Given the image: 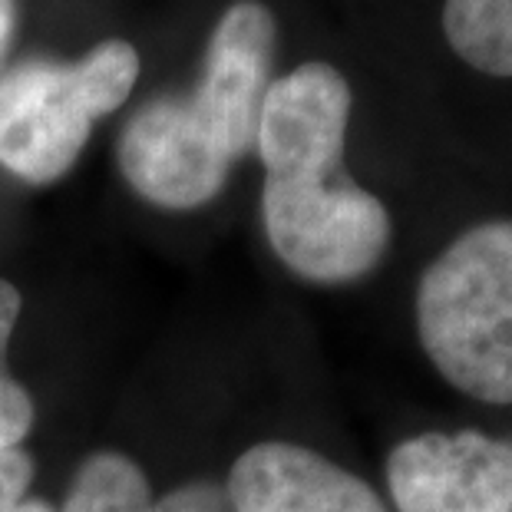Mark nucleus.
Returning <instances> with one entry per match:
<instances>
[{
    "label": "nucleus",
    "instance_id": "obj_10",
    "mask_svg": "<svg viewBox=\"0 0 512 512\" xmlns=\"http://www.w3.org/2000/svg\"><path fill=\"white\" fill-rule=\"evenodd\" d=\"M34 483V460L20 446L0 450V512L24 503L27 489Z\"/></svg>",
    "mask_w": 512,
    "mask_h": 512
},
{
    "label": "nucleus",
    "instance_id": "obj_7",
    "mask_svg": "<svg viewBox=\"0 0 512 512\" xmlns=\"http://www.w3.org/2000/svg\"><path fill=\"white\" fill-rule=\"evenodd\" d=\"M57 512H228L225 489L189 483L152 499L149 479L126 453H93L67 489Z\"/></svg>",
    "mask_w": 512,
    "mask_h": 512
},
{
    "label": "nucleus",
    "instance_id": "obj_5",
    "mask_svg": "<svg viewBox=\"0 0 512 512\" xmlns=\"http://www.w3.org/2000/svg\"><path fill=\"white\" fill-rule=\"evenodd\" d=\"M387 486L397 512H512V440L420 433L394 446Z\"/></svg>",
    "mask_w": 512,
    "mask_h": 512
},
{
    "label": "nucleus",
    "instance_id": "obj_6",
    "mask_svg": "<svg viewBox=\"0 0 512 512\" xmlns=\"http://www.w3.org/2000/svg\"><path fill=\"white\" fill-rule=\"evenodd\" d=\"M232 512H387L361 476L298 443L268 440L232 463Z\"/></svg>",
    "mask_w": 512,
    "mask_h": 512
},
{
    "label": "nucleus",
    "instance_id": "obj_3",
    "mask_svg": "<svg viewBox=\"0 0 512 512\" xmlns=\"http://www.w3.org/2000/svg\"><path fill=\"white\" fill-rule=\"evenodd\" d=\"M417 334L446 384L483 403H512L509 219L463 232L423 271Z\"/></svg>",
    "mask_w": 512,
    "mask_h": 512
},
{
    "label": "nucleus",
    "instance_id": "obj_1",
    "mask_svg": "<svg viewBox=\"0 0 512 512\" xmlns=\"http://www.w3.org/2000/svg\"><path fill=\"white\" fill-rule=\"evenodd\" d=\"M347 119L351 86L321 60L271 80L258 116L268 242L294 275L314 285L364 278L394 235L384 202L344 172Z\"/></svg>",
    "mask_w": 512,
    "mask_h": 512
},
{
    "label": "nucleus",
    "instance_id": "obj_4",
    "mask_svg": "<svg viewBox=\"0 0 512 512\" xmlns=\"http://www.w3.org/2000/svg\"><path fill=\"white\" fill-rule=\"evenodd\" d=\"M139 80V53L103 40L73 63L30 60L0 76V166L50 185L80 159L93 123L119 110Z\"/></svg>",
    "mask_w": 512,
    "mask_h": 512
},
{
    "label": "nucleus",
    "instance_id": "obj_11",
    "mask_svg": "<svg viewBox=\"0 0 512 512\" xmlns=\"http://www.w3.org/2000/svg\"><path fill=\"white\" fill-rule=\"evenodd\" d=\"M17 27V0H0V60L10 47V37H14Z\"/></svg>",
    "mask_w": 512,
    "mask_h": 512
},
{
    "label": "nucleus",
    "instance_id": "obj_12",
    "mask_svg": "<svg viewBox=\"0 0 512 512\" xmlns=\"http://www.w3.org/2000/svg\"><path fill=\"white\" fill-rule=\"evenodd\" d=\"M4 512H57L50 503H43V499H24V503H17V506H10V509H4Z\"/></svg>",
    "mask_w": 512,
    "mask_h": 512
},
{
    "label": "nucleus",
    "instance_id": "obj_9",
    "mask_svg": "<svg viewBox=\"0 0 512 512\" xmlns=\"http://www.w3.org/2000/svg\"><path fill=\"white\" fill-rule=\"evenodd\" d=\"M20 308H24L20 291L0 278V450L20 446V440L34 427V400L7 370V347L10 334L17 328Z\"/></svg>",
    "mask_w": 512,
    "mask_h": 512
},
{
    "label": "nucleus",
    "instance_id": "obj_2",
    "mask_svg": "<svg viewBox=\"0 0 512 512\" xmlns=\"http://www.w3.org/2000/svg\"><path fill=\"white\" fill-rule=\"evenodd\" d=\"M275 63V17L258 0L222 14L189 96H159L126 123L119 169L159 209H199L255 149L258 116Z\"/></svg>",
    "mask_w": 512,
    "mask_h": 512
},
{
    "label": "nucleus",
    "instance_id": "obj_8",
    "mask_svg": "<svg viewBox=\"0 0 512 512\" xmlns=\"http://www.w3.org/2000/svg\"><path fill=\"white\" fill-rule=\"evenodd\" d=\"M443 30L470 67L512 76V0H446Z\"/></svg>",
    "mask_w": 512,
    "mask_h": 512
}]
</instances>
